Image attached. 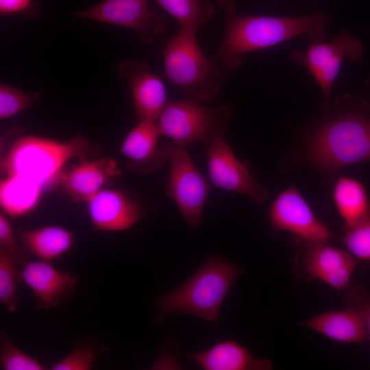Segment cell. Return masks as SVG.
Wrapping results in <instances>:
<instances>
[{"label": "cell", "mask_w": 370, "mask_h": 370, "mask_svg": "<svg viewBox=\"0 0 370 370\" xmlns=\"http://www.w3.org/2000/svg\"><path fill=\"white\" fill-rule=\"evenodd\" d=\"M225 21L221 44L212 56L227 71L238 68L241 56L273 47L299 36L326 40L331 14L319 10L298 16H244L234 0H218Z\"/></svg>", "instance_id": "obj_1"}, {"label": "cell", "mask_w": 370, "mask_h": 370, "mask_svg": "<svg viewBox=\"0 0 370 370\" xmlns=\"http://www.w3.org/2000/svg\"><path fill=\"white\" fill-rule=\"evenodd\" d=\"M308 157L330 175L345 166L370 161V108L362 98L345 94L312 136Z\"/></svg>", "instance_id": "obj_2"}, {"label": "cell", "mask_w": 370, "mask_h": 370, "mask_svg": "<svg viewBox=\"0 0 370 370\" xmlns=\"http://www.w3.org/2000/svg\"><path fill=\"white\" fill-rule=\"evenodd\" d=\"M97 147L82 136L60 142L38 136L16 138L1 159L4 176L18 175L31 180L44 188L58 182L64 164L72 158L80 162L97 156Z\"/></svg>", "instance_id": "obj_3"}, {"label": "cell", "mask_w": 370, "mask_h": 370, "mask_svg": "<svg viewBox=\"0 0 370 370\" xmlns=\"http://www.w3.org/2000/svg\"><path fill=\"white\" fill-rule=\"evenodd\" d=\"M240 273L241 269L236 264L211 256L182 285L157 298L160 319L184 313L214 322Z\"/></svg>", "instance_id": "obj_4"}, {"label": "cell", "mask_w": 370, "mask_h": 370, "mask_svg": "<svg viewBox=\"0 0 370 370\" xmlns=\"http://www.w3.org/2000/svg\"><path fill=\"white\" fill-rule=\"evenodd\" d=\"M164 75L188 99L209 101L218 97L228 72L204 53L196 34L180 29L162 49Z\"/></svg>", "instance_id": "obj_5"}, {"label": "cell", "mask_w": 370, "mask_h": 370, "mask_svg": "<svg viewBox=\"0 0 370 370\" xmlns=\"http://www.w3.org/2000/svg\"><path fill=\"white\" fill-rule=\"evenodd\" d=\"M232 114L226 104L205 106L187 99L167 103L158 120L161 135L185 147L195 142L208 145L223 135Z\"/></svg>", "instance_id": "obj_6"}, {"label": "cell", "mask_w": 370, "mask_h": 370, "mask_svg": "<svg viewBox=\"0 0 370 370\" xmlns=\"http://www.w3.org/2000/svg\"><path fill=\"white\" fill-rule=\"evenodd\" d=\"M162 149L169 166L165 193L189 225H199L210 193L209 184L184 146L166 143Z\"/></svg>", "instance_id": "obj_7"}, {"label": "cell", "mask_w": 370, "mask_h": 370, "mask_svg": "<svg viewBox=\"0 0 370 370\" xmlns=\"http://www.w3.org/2000/svg\"><path fill=\"white\" fill-rule=\"evenodd\" d=\"M363 53L362 42L348 32L341 31L329 41L310 42L305 51L294 50L291 60L295 64L307 68L328 103L343 60L348 58L353 62H358Z\"/></svg>", "instance_id": "obj_8"}, {"label": "cell", "mask_w": 370, "mask_h": 370, "mask_svg": "<svg viewBox=\"0 0 370 370\" xmlns=\"http://www.w3.org/2000/svg\"><path fill=\"white\" fill-rule=\"evenodd\" d=\"M269 216L274 230L291 232L304 246L328 242L333 237L294 186L275 199Z\"/></svg>", "instance_id": "obj_9"}, {"label": "cell", "mask_w": 370, "mask_h": 370, "mask_svg": "<svg viewBox=\"0 0 370 370\" xmlns=\"http://www.w3.org/2000/svg\"><path fill=\"white\" fill-rule=\"evenodd\" d=\"M150 0H103L95 6L74 14L77 17L94 20L134 31L139 39L150 43L166 26L161 17L150 10Z\"/></svg>", "instance_id": "obj_10"}, {"label": "cell", "mask_w": 370, "mask_h": 370, "mask_svg": "<svg viewBox=\"0 0 370 370\" xmlns=\"http://www.w3.org/2000/svg\"><path fill=\"white\" fill-rule=\"evenodd\" d=\"M207 147L208 175L212 184L220 188L245 194L256 202H263L267 189L252 175L247 166L234 155L223 135Z\"/></svg>", "instance_id": "obj_11"}, {"label": "cell", "mask_w": 370, "mask_h": 370, "mask_svg": "<svg viewBox=\"0 0 370 370\" xmlns=\"http://www.w3.org/2000/svg\"><path fill=\"white\" fill-rule=\"evenodd\" d=\"M117 76L130 88L138 121H156L167 103L161 78L152 74L145 62L137 60L121 63Z\"/></svg>", "instance_id": "obj_12"}, {"label": "cell", "mask_w": 370, "mask_h": 370, "mask_svg": "<svg viewBox=\"0 0 370 370\" xmlns=\"http://www.w3.org/2000/svg\"><path fill=\"white\" fill-rule=\"evenodd\" d=\"M19 280L33 292L36 306L44 310L56 308L73 293L77 276L62 272L50 262L27 260L19 273Z\"/></svg>", "instance_id": "obj_13"}, {"label": "cell", "mask_w": 370, "mask_h": 370, "mask_svg": "<svg viewBox=\"0 0 370 370\" xmlns=\"http://www.w3.org/2000/svg\"><path fill=\"white\" fill-rule=\"evenodd\" d=\"M86 203L95 230H127L143 216L140 206L125 193L116 189L103 188Z\"/></svg>", "instance_id": "obj_14"}, {"label": "cell", "mask_w": 370, "mask_h": 370, "mask_svg": "<svg viewBox=\"0 0 370 370\" xmlns=\"http://www.w3.org/2000/svg\"><path fill=\"white\" fill-rule=\"evenodd\" d=\"M121 175L114 159L87 160L64 171L60 184L73 201L87 202L104 185Z\"/></svg>", "instance_id": "obj_15"}, {"label": "cell", "mask_w": 370, "mask_h": 370, "mask_svg": "<svg viewBox=\"0 0 370 370\" xmlns=\"http://www.w3.org/2000/svg\"><path fill=\"white\" fill-rule=\"evenodd\" d=\"M161 134L152 121H138L123 140L119 152L129 161L127 166L132 173L144 174L154 171L163 165L166 157L157 144Z\"/></svg>", "instance_id": "obj_16"}, {"label": "cell", "mask_w": 370, "mask_h": 370, "mask_svg": "<svg viewBox=\"0 0 370 370\" xmlns=\"http://www.w3.org/2000/svg\"><path fill=\"white\" fill-rule=\"evenodd\" d=\"M192 360L205 370H269L271 362L266 358L256 359L249 351L239 343L226 339L210 348L195 352Z\"/></svg>", "instance_id": "obj_17"}, {"label": "cell", "mask_w": 370, "mask_h": 370, "mask_svg": "<svg viewBox=\"0 0 370 370\" xmlns=\"http://www.w3.org/2000/svg\"><path fill=\"white\" fill-rule=\"evenodd\" d=\"M303 325L341 343L362 342L368 336L362 314L348 306L342 310H330L319 314L306 320Z\"/></svg>", "instance_id": "obj_18"}, {"label": "cell", "mask_w": 370, "mask_h": 370, "mask_svg": "<svg viewBox=\"0 0 370 370\" xmlns=\"http://www.w3.org/2000/svg\"><path fill=\"white\" fill-rule=\"evenodd\" d=\"M75 234L56 225H48L23 231L18 236L21 245L26 252L37 260L51 262L70 251Z\"/></svg>", "instance_id": "obj_19"}, {"label": "cell", "mask_w": 370, "mask_h": 370, "mask_svg": "<svg viewBox=\"0 0 370 370\" xmlns=\"http://www.w3.org/2000/svg\"><path fill=\"white\" fill-rule=\"evenodd\" d=\"M333 199L347 229H354L370 221V206L362 183L341 176L337 180Z\"/></svg>", "instance_id": "obj_20"}, {"label": "cell", "mask_w": 370, "mask_h": 370, "mask_svg": "<svg viewBox=\"0 0 370 370\" xmlns=\"http://www.w3.org/2000/svg\"><path fill=\"white\" fill-rule=\"evenodd\" d=\"M44 188L35 182L18 175H6L1 180L0 205L7 216L23 217L38 206Z\"/></svg>", "instance_id": "obj_21"}, {"label": "cell", "mask_w": 370, "mask_h": 370, "mask_svg": "<svg viewBox=\"0 0 370 370\" xmlns=\"http://www.w3.org/2000/svg\"><path fill=\"white\" fill-rule=\"evenodd\" d=\"M302 265L310 278L320 280L345 265L355 264L356 260L349 252L332 247L327 242L306 245Z\"/></svg>", "instance_id": "obj_22"}, {"label": "cell", "mask_w": 370, "mask_h": 370, "mask_svg": "<svg viewBox=\"0 0 370 370\" xmlns=\"http://www.w3.org/2000/svg\"><path fill=\"white\" fill-rule=\"evenodd\" d=\"M175 18L180 29L196 34L216 12L212 0H154Z\"/></svg>", "instance_id": "obj_23"}, {"label": "cell", "mask_w": 370, "mask_h": 370, "mask_svg": "<svg viewBox=\"0 0 370 370\" xmlns=\"http://www.w3.org/2000/svg\"><path fill=\"white\" fill-rule=\"evenodd\" d=\"M26 261L16 255L0 251V302L10 312L16 308V284L20 273L18 265Z\"/></svg>", "instance_id": "obj_24"}, {"label": "cell", "mask_w": 370, "mask_h": 370, "mask_svg": "<svg viewBox=\"0 0 370 370\" xmlns=\"http://www.w3.org/2000/svg\"><path fill=\"white\" fill-rule=\"evenodd\" d=\"M0 363L4 370H44L38 360L18 348L6 335L1 334Z\"/></svg>", "instance_id": "obj_25"}, {"label": "cell", "mask_w": 370, "mask_h": 370, "mask_svg": "<svg viewBox=\"0 0 370 370\" xmlns=\"http://www.w3.org/2000/svg\"><path fill=\"white\" fill-rule=\"evenodd\" d=\"M40 91L25 92L5 84H0V119L10 118L37 101L42 96Z\"/></svg>", "instance_id": "obj_26"}, {"label": "cell", "mask_w": 370, "mask_h": 370, "mask_svg": "<svg viewBox=\"0 0 370 370\" xmlns=\"http://www.w3.org/2000/svg\"><path fill=\"white\" fill-rule=\"evenodd\" d=\"M342 241L355 258L370 261V221L354 229H347Z\"/></svg>", "instance_id": "obj_27"}, {"label": "cell", "mask_w": 370, "mask_h": 370, "mask_svg": "<svg viewBox=\"0 0 370 370\" xmlns=\"http://www.w3.org/2000/svg\"><path fill=\"white\" fill-rule=\"evenodd\" d=\"M98 356L95 351L86 347H77L69 355L54 363L52 370H89L92 369Z\"/></svg>", "instance_id": "obj_28"}, {"label": "cell", "mask_w": 370, "mask_h": 370, "mask_svg": "<svg viewBox=\"0 0 370 370\" xmlns=\"http://www.w3.org/2000/svg\"><path fill=\"white\" fill-rule=\"evenodd\" d=\"M345 300L347 306L358 310L362 314L370 339V296L361 285L358 284L348 290Z\"/></svg>", "instance_id": "obj_29"}, {"label": "cell", "mask_w": 370, "mask_h": 370, "mask_svg": "<svg viewBox=\"0 0 370 370\" xmlns=\"http://www.w3.org/2000/svg\"><path fill=\"white\" fill-rule=\"evenodd\" d=\"M0 251L16 255L27 260L26 255L19 247L14 230L8 216L0 212Z\"/></svg>", "instance_id": "obj_30"}, {"label": "cell", "mask_w": 370, "mask_h": 370, "mask_svg": "<svg viewBox=\"0 0 370 370\" xmlns=\"http://www.w3.org/2000/svg\"><path fill=\"white\" fill-rule=\"evenodd\" d=\"M357 264L341 267L324 275L320 281L336 291L346 289L351 282Z\"/></svg>", "instance_id": "obj_31"}, {"label": "cell", "mask_w": 370, "mask_h": 370, "mask_svg": "<svg viewBox=\"0 0 370 370\" xmlns=\"http://www.w3.org/2000/svg\"><path fill=\"white\" fill-rule=\"evenodd\" d=\"M32 0H0V12L8 14L21 12L27 9Z\"/></svg>", "instance_id": "obj_32"}, {"label": "cell", "mask_w": 370, "mask_h": 370, "mask_svg": "<svg viewBox=\"0 0 370 370\" xmlns=\"http://www.w3.org/2000/svg\"><path fill=\"white\" fill-rule=\"evenodd\" d=\"M368 85H369V86H370V81H369Z\"/></svg>", "instance_id": "obj_33"}]
</instances>
